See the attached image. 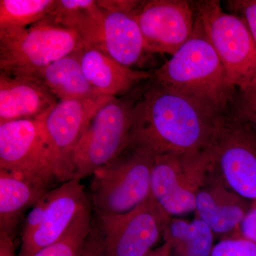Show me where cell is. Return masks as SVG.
<instances>
[{"label":"cell","mask_w":256,"mask_h":256,"mask_svg":"<svg viewBox=\"0 0 256 256\" xmlns=\"http://www.w3.org/2000/svg\"><path fill=\"white\" fill-rule=\"evenodd\" d=\"M80 256H104L102 236L98 227L92 226Z\"/></svg>","instance_id":"obj_29"},{"label":"cell","mask_w":256,"mask_h":256,"mask_svg":"<svg viewBox=\"0 0 256 256\" xmlns=\"http://www.w3.org/2000/svg\"><path fill=\"white\" fill-rule=\"evenodd\" d=\"M250 203L230 190L212 170L197 193L195 212L214 234L230 237L238 230Z\"/></svg>","instance_id":"obj_14"},{"label":"cell","mask_w":256,"mask_h":256,"mask_svg":"<svg viewBox=\"0 0 256 256\" xmlns=\"http://www.w3.org/2000/svg\"><path fill=\"white\" fill-rule=\"evenodd\" d=\"M104 256H144L163 237L172 216L150 195L127 213L98 216Z\"/></svg>","instance_id":"obj_9"},{"label":"cell","mask_w":256,"mask_h":256,"mask_svg":"<svg viewBox=\"0 0 256 256\" xmlns=\"http://www.w3.org/2000/svg\"><path fill=\"white\" fill-rule=\"evenodd\" d=\"M228 2L234 10L244 16V21L256 44V0H237Z\"/></svg>","instance_id":"obj_26"},{"label":"cell","mask_w":256,"mask_h":256,"mask_svg":"<svg viewBox=\"0 0 256 256\" xmlns=\"http://www.w3.org/2000/svg\"><path fill=\"white\" fill-rule=\"evenodd\" d=\"M212 169L210 148L183 154H156L151 195L170 216L194 212L197 193Z\"/></svg>","instance_id":"obj_7"},{"label":"cell","mask_w":256,"mask_h":256,"mask_svg":"<svg viewBox=\"0 0 256 256\" xmlns=\"http://www.w3.org/2000/svg\"><path fill=\"white\" fill-rule=\"evenodd\" d=\"M102 50L114 60L131 67L146 52L144 38L134 12L104 11Z\"/></svg>","instance_id":"obj_17"},{"label":"cell","mask_w":256,"mask_h":256,"mask_svg":"<svg viewBox=\"0 0 256 256\" xmlns=\"http://www.w3.org/2000/svg\"><path fill=\"white\" fill-rule=\"evenodd\" d=\"M45 114L0 124V169L50 186L56 178L45 134Z\"/></svg>","instance_id":"obj_10"},{"label":"cell","mask_w":256,"mask_h":256,"mask_svg":"<svg viewBox=\"0 0 256 256\" xmlns=\"http://www.w3.org/2000/svg\"><path fill=\"white\" fill-rule=\"evenodd\" d=\"M194 12L234 88L240 90L256 80V44L244 20L224 12L215 0L196 3Z\"/></svg>","instance_id":"obj_5"},{"label":"cell","mask_w":256,"mask_h":256,"mask_svg":"<svg viewBox=\"0 0 256 256\" xmlns=\"http://www.w3.org/2000/svg\"><path fill=\"white\" fill-rule=\"evenodd\" d=\"M79 56L88 80L104 96L118 97L138 82L152 78L150 72L126 66L97 47L86 44Z\"/></svg>","instance_id":"obj_16"},{"label":"cell","mask_w":256,"mask_h":256,"mask_svg":"<svg viewBox=\"0 0 256 256\" xmlns=\"http://www.w3.org/2000/svg\"><path fill=\"white\" fill-rule=\"evenodd\" d=\"M230 237L247 239L256 244V201L252 202L250 208L239 225L238 230Z\"/></svg>","instance_id":"obj_27"},{"label":"cell","mask_w":256,"mask_h":256,"mask_svg":"<svg viewBox=\"0 0 256 256\" xmlns=\"http://www.w3.org/2000/svg\"><path fill=\"white\" fill-rule=\"evenodd\" d=\"M210 256H256V244L239 237H229L214 246Z\"/></svg>","instance_id":"obj_25"},{"label":"cell","mask_w":256,"mask_h":256,"mask_svg":"<svg viewBox=\"0 0 256 256\" xmlns=\"http://www.w3.org/2000/svg\"><path fill=\"white\" fill-rule=\"evenodd\" d=\"M48 186L0 169V234L12 236L20 217L48 192Z\"/></svg>","instance_id":"obj_18"},{"label":"cell","mask_w":256,"mask_h":256,"mask_svg":"<svg viewBox=\"0 0 256 256\" xmlns=\"http://www.w3.org/2000/svg\"><path fill=\"white\" fill-rule=\"evenodd\" d=\"M146 52L173 56L193 33L195 12L184 0L142 2L136 10Z\"/></svg>","instance_id":"obj_12"},{"label":"cell","mask_w":256,"mask_h":256,"mask_svg":"<svg viewBox=\"0 0 256 256\" xmlns=\"http://www.w3.org/2000/svg\"><path fill=\"white\" fill-rule=\"evenodd\" d=\"M114 98L101 96L58 101L45 114V134L53 159L56 180L65 182L73 178L76 149L97 111Z\"/></svg>","instance_id":"obj_11"},{"label":"cell","mask_w":256,"mask_h":256,"mask_svg":"<svg viewBox=\"0 0 256 256\" xmlns=\"http://www.w3.org/2000/svg\"><path fill=\"white\" fill-rule=\"evenodd\" d=\"M56 0H0V35L24 30L46 18Z\"/></svg>","instance_id":"obj_22"},{"label":"cell","mask_w":256,"mask_h":256,"mask_svg":"<svg viewBox=\"0 0 256 256\" xmlns=\"http://www.w3.org/2000/svg\"><path fill=\"white\" fill-rule=\"evenodd\" d=\"M144 256H171V246L170 242H164L162 245L153 249Z\"/></svg>","instance_id":"obj_31"},{"label":"cell","mask_w":256,"mask_h":256,"mask_svg":"<svg viewBox=\"0 0 256 256\" xmlns=\"http://www.w3.org/2000/svg\"><path fill=\"white\" fill-rule=\"evenodd\" d=\"M45 207L38 227L21 240L18 256H32L60 238L80 210L89 204L80 180L73 178L45 194Z\"/></svg>","instance_id":"obj_13"},{"label":"cell","mask_w":256,"mask_h":256,"mask_svg":"<svg viewBox=\"0 0 256 256\" xmlns=\"http://www.w3.org/2000/svg\"><path fill=\"white\" fill-rule=\"evenodd\" d=\"M212 171L239 196L256 201V132L230 114L210 148Z\"/></svg>","instance_id":"obj_8"},{"label":"cell","mask_w":256,"mask_h":256,"mask_svg":"<svg viewBox=\"0 0 256 256\" xmlns=\"http://www.w3.org/2000/svg\"><path fill=\"white\" fill-rule=\"evenodd\" d=\"M229 112L256 132V80L237 90Z\"/></svg>","instance_id":"obj_24"},{"label":"cell","mask_w":256,"mask_h":256,"mask_svg":"<svg viewBox=\"0 0 256 256\" xmlns=\"http://www.w3.org/2000/svg\"><path fill=\"white\" fill-rule=\"evenodd\" d=\"M156 156L148 148L128 146L95 172L90 191L98 216L127 213L149 198Z\"/></svg>","instance_id":"obj_3"},{"label":"cell","mask_w":256,"mask_h":256,"mask_svg":"<svg viewBox=\"0 0 256 256\" xmlns=\"http://www.w3.org/2000/svg\"><path fill=\"white\" fill-rule=\"evenodd\" d=\"M101 9L110 12L133 13L140 6L141 1L133 0H100L97 1Z\"/></svg>","instance_id":"obj_28"},{"label":"cell","mask_w":256,"mask_h":256,"mask_svg":"<svg viewBox=\"0 0 256 256\" xmlns=\"http://www.w3.org/2000/svg\"><path fill=\"white\" fill-rule=\"evenodd\" d=\"M0 256H16L12 236L0 234Z\"/></svg>","instance_id":"obj_30"},{"label":"cell","mask_w":256,"mask_h":256,"mask_svg":"<svg viewBox=\"0 0 256 256\" xmlns=\"http://www.w3.org/2000/svg\"><path fill=\"white\" fill-rule=\"evenodd\" d=\"M85 45L76 32L46 18L18 33L0 35V68L10 76L36 77L50 64Z\"/></svg>","instance_id":"obj_4"},{"label":"cell","mask_w":256,"mask_h":256,"mask_svg":"<svg viewBox=\"0 0 256 256\" xmlns=\"http://www.w3.org/2000/svg\"><path fill=\"white\" fill-rule=\"evenodd\" d=\"M134 100L114 97L97 111L74 152L73 178L94 174L127 149Z\"/></svg>","instance_id":"obj_6"},{"label":"cell","mask_w":256,"mask_h":256,"mask_svg":"<svg viewBox=\"0 0 256 256\" xmlns=\"http://www.w3.org/2000/svg\"><path fill=\"white\" fill-rule=\"evenodd\" d=\"M92 226L89 204L80 210L60 238L32 256H80Z\"/></svg>","instance_id":"obj_23"},{"label":"cell","mask_w":256,"mask_h":256,"mask_svg":"<svg viewBox=\"0 0 256 256\" xmlns=\"http://www.w3.org/2000/svg\"><path fill=\"white\" fill-rule=\"evenodd\" d=\"M104 10L94 0H56L47 18L76 32L86 44L102 50Z\"/></svg>","instance_id":"obj_20"},{"label":"cell","mask_w":256,"mask_h":256,"mask_svg":"<svg viewBox=\"0 0 256 256\" xmlns=\"http://www.w3.org/2000/svg\"><path fill=\"white\" fill-rule=\"evenodd\" d=\"M79 52L65 56L50 64L36 76L58 101L104 96L94 88L86 76Z\"/></svg>","instance_id":"obj_19"},{"label":"cell","mask_w":256,"mask_h":256,"mask_svg":"<svg viewBox=\"0 0 256 256\" xmlns=\"http://www.w3.org/2000/svg\"><path fill=\"white\" fill-rule=\"evenodd\" d=\"M227 114L153 82L134 100L128 146L156 154L207 150Z\"/></svg>","instance_id":"obj_1"},{"label":"cell","mask_w":256,"mask_h":256,"mask_svg":"<svg viewBox=\"0 0 256 256\" xmlns=\"http://www.w3.org/2000/svg\"><path fill=\"white\" fill-rule=\"evenodd\" d=\"M213 232L203 220L172 218L163 235L170 242L171 256H210L214 247Z\"/></svg>","instance_id":"obj_21"},{"label":"cell","mask_w":256,"mask_h":256,"mask_svg":"<svg viewBox=\"0 0 256 256\" xmlns=\"http://www.w3.org/2000/svg\"><path fill=\"white\" fill-rule=\"evenodd\" d=\"M58 102L41 79L0 72V124L41 117Z\"/></svg>","instance_id":"obj_15"},{"label":"cell","mask_w":256,"mask_h":256,"mask_svg":"<svg viewBox=\"0 0 256 256\" xmlns=\"http://www.w3.org/2000/svg\"><path fill=\"white\" fill-rule=\"evenodd\" d=\"M154 82L228 114L237 90L216 52L195 21L192 36L152 74Z\"/></svg>","instance_id":"obj_2"}]
</instances>
